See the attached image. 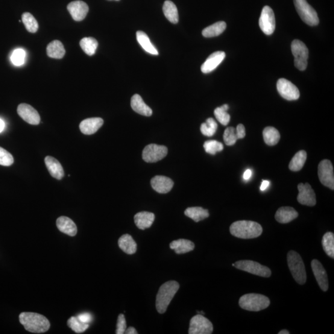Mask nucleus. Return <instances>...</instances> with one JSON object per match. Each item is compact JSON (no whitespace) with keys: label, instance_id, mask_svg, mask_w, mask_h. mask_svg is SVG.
Instances as JSON below:
<instances>
[{"label":"nucleus","instance_id":"f257e3e1","mask_svg":"<svg viewBox=\"0 0 334 334\" xmlns=\"http://www.w3.org/2000/svg\"><path fill=\"white\" fill-rule=\"evenodd\" d=\"M19 321L26 330L32 333H44L51 327L47 318L36 313H22L19 315Z\"/></svg>","mask_w":334,"mask_h":334},{"label":"nucleus","instance_id":"f03ea898","mask_svg":"<svg viewBox=\"0 0 334 334\" xmlns=\"http://www.w3.org/2000/svg\"><path fill=\"white\" fill-rule=\"evenodd\" d=\"M261 225L256 222L240 221L233 223L230 227L231 235L242 239L257 238L263 233Z\"/></svg>","mask_w":334,"mask_h":334},{"label":"nucleus","instance_id":"7ed1b4c3","mask_svg":"<svg viewBox=\"0 0 334 334\" xmlns=\"http://www.w3.org/2000/svg\"><path fill=\"white\" fill-rule=\"evenodd\" d=\"M180 288L176 281H169L160 287L156 297V309L160 314L165 313Z\"/></svg>","mask_w":334,"mask_h":334},{"label":"nucleus","instance_id":"20e7f679","mask_svg":"<svg viewBox=\"0 0 334 334\" xmlns=\"http://www.w3.org/2000/svg\"><path fill=\"white\" fill-rule=\"evenodd\" d=\"M287 263L293 277L296 282L303 285L306 282V272L302 258L295 251H291L287 254Z\"/></svg>","mask_w":334,"mask_h":334},{"label":"nucleus","instance_id":"39448f33","mask_svg":"<svg viewBox=\"0 0 334 334\" xmlns=\"http://www.w3.org/2000/svg\"><path fill=\"white\" fill-rule=\"evenodd\" d=\"M239 305L242 309L250 312H259L270 305V300L265 295L248 294L240 298Z\"/></svg>","mask_w":334,"mask_h":334},{"label":"nucleus","instance_id":"423d86ee","mask_svg":"<svg viewBox=\"0 0 334 334\" xmlns=\"http://www.w3.org/2000/svg\"><path fill=\"white\" fill-rule=\"evenodd\" d=\"M294 4L299 16L306 24L310 26L319 25L318 14L306 0H294Z\"/></svg>","mask_w":334,"mask_h":334},{"label":"nucleus","instance_id":"0eeeda50","mask_svg":"<svg viewBox=\"0 0 334 334\" xmlns=\"http://www.w3.org/2000/svg\"><path fill=\"white\" fill-rule=\"evenodd\" d=\"M292 54L295 57L294 63L296 68L300 71H304L307 66V58L309 51L305 44L299 40L293 41L291 45Z\"/></svg>","mask_w":334,"mask_h":334},{"label":"nucleus","instance_id":"6e6552de","mask_svg":"<svg viewBox=\"0 0 334 334\" xmlns=\"http://www.w3.org/2000/svg\"><path fill=\"white\" fill-rule=\"evenodd\" d=\"M236 269L247 272L260 277H269L271 275V269L268 267L263 266L260 264L250 260H238L235 263Z\"/></svg>","mask_w":334,"mask_h":334},{"label":"nucleus","instance_id":"1a4fd4ad","mask_svg":"<svg viewBox=\"0 0 334 334\" xmlns=\"http://www.w3.org/2000/svg\"><path fill=\"white\" fill-rule=\"evenodd\" d=\"M213 327L212 322L204 316L198 314L193 317L190 321L189 334H211Z\"/></svg>","mask_w":334,"mask_h":334},{"label":"nucleus","instance_id":"9d476101","mask_svg":"<svg viewBox=\"0 0 334 334\" xmlns=\"http://www.w3.org/2000/svg\"><path fill=\"white\" fill-rule=\"evenodd\" d=\"M167 154L168 149L165 146L151 144L144 149L142 159L146 162L155 163L162 160Z\"/></svg>","mask_w":334,"mask_h":334},{"label":"nucleus","instance_id":"9b49d317","mask_svg":"<svg viewBox=\"0 0 334 334\" xmlns=\"http://www.w3.org/2000/svg\"><path fill=\"white\" fill-rule=\"evenodd\" d=\"M318 176L323 185L334 189L333 167L330 160H323L319 164Z\"/></svg>","mask_w":334,"mask_h":334},{"label":"nucleus","instance_id":"f8f14e48","mask_svg":"<svg viewBox=\"0 0 334 334\" xmlns=\"http://www.w3.org/2000/svg\"><path fill=\"white\" fill-rule=\"evenodd\" d=\"M277 89L281 97L287 101H296L300 98V93L297 87L286 79L278 80Z\"/></svg>","mask_w":334,"mask_h":334},{"label":"nucleus","instance_id":"ddd939ff","mask_svg":"<svg viewBox=\"0 0 334 334\" xmlns=\"http://www.w3.org/2000/svg\"><path fill=\"white\" fill-rule=\"evenodd\" d=\"M259 25L261 31L268 36L274 33L275 29L274 13L272 9L268 6H266L263 9Z\"/></svg>","mask_w":334,"mask_h":334},{"label":"nucleus","instance_id":"4468645a","mask_svg":"<svg viewBox=\"0 0 334 334\" xmlns=\"http://www.w3.org/2000/svg\"><path fill=\"white\" fill-rule=\"evenodd\" d=\"M299 191L297 200L299 203L307 206H315L316 198L314 190L308 183H300L298 186Z\"/></svg>","mask_w":334,"mask_h":334},{"label":"nucleus","instance_id":"2eb2a0df","mask_svg":"<svg viewBox=\"0 0 334 334\" xmlns=\"http://www.w3.org/2000/svg\"><path fill=\"white\" fill-rule=\"evenodd\" d=\"M17 113L20 118L25 120L28 124L37 125L40 124V117L36 109L26 104H20L17 107Z\"/></svg>","mask_w":334,"mask_h":334},{"label":"nucleus","instance_id":"dca6fc26","mask_svg":"<svg viewBox=\"0 0 334 334\" xmlns=\"http://www.w3.org/2000/svg\"><path fill=\"white\" fill-rule=\"evenodd\" d=\"M312 268L316 281L322 291H327L329 289V282L327 272L323 266L318 260L313 259L312 262Z\"/></svg>","mask_w":334,"mask_h":334},{"label":"nucleus","instance_id":"f3484780","mask_svg":"<svg viewBox=\"0 0 334 334\" xmlns=\"http://www.w3.org/2000/svg\"><path fill=\"white\" fill-rule=\"evenodd\" d=\"M67 9L73 19L76 21H81L89 12V7L83 1H75L70 3Z\"/></svg>","mask_w":334,"mask_h":334},{"label":"nucleus","instance_id":"a211bd4d","mask_svg":"<svg viewBox=\"0 0 334 334\" xmlns=\"http://www.w3.org/2000/svg\"><path fill=\"white\" fill-rule=\"evenodd\" d=\"M151 186L155 192L160 194H165L171 191L174 186V181L165 176H155L151 181Z\"/></svg>","mask_w":334,"mask_h":334},{"label":"nucleus","instance_id":"6ab92c4d","mask_svg":"<svg viewBox=\"0 0 334 334\" xmlns=\"http://www.w3.org/2000/svg\"><path fill=\"white\" fill-rule=\"evenodd\" d=\"M225 55H226L224 52L219 51L213 53L202 64L201 71L205 74L213 71L224 60Z\"/></svg>","mask_w":334,"mask_h":334},{"label":"nucleus","instance_id":"aec40b11","mask_svg":"<svg viewBox=\"0 0 334 334\" xmlns=\"http://www.w3.org/2000/svg\"><path fill=\"white\" fill-rule=\"evenodd\" d=\"M104 124V120L101 118H90L81 122L80 130L86 135H91L98 131Z\"/></svg>","mask_w":334,"mask_h":334},{"label":"nucleus","instance_id":"412c9836","mask_svg":"<svg viewBox=\"0 0 334 334\" xmlns=\"http://www.w3.org/2000/svg\"><path fill=\"white\" fill-rule=\"evenodd\" d=\"M57 226L61 232L70 236H75L77 234L78 228L75 223L67 217H60L57 220Z\"/></svg>","mask_w":334,"mask_h":334},{"label":"nucleus","instance_id":"4be33fe9","mask_svg":"<svg viewBox=\"0 0 334 334\" xmlns=\"http://www.w3.org/2000/svg\"><path fill=\"white\" fill-rule=\"evenodd\" d=\"M298 216L297 211L291 207H282L279 208L275 213V218L280 224H288L294 221Z\"/></svg>","mask_w":334,"mask_h":334},{"label":"nucleus","instance_id":"5701e85b","mask_svg":"<svg viewBox=\"0 0 334 334\" xmlns=\"http://www.w3.org/2000/svg\"><path fill=\"white\" fill-rule=\"evenodd\" d=\"M45 163L50 174L52 177L57 180L62 179L64 177V171L59 161L54 157L47 156L45 157Z\"/></svg>","mask_w":334,"mask_h":334},{"label":"nucleus","instance_id":"b1692460","mask_svg":"<svg viewBox=\"0 0 334 334\" xmlns=\"http://www.w3.org/2000/svg\"><path fill=\"white\" fill-rule=\"evenodd\" d=\"M132 109L140 115L150 116L152 114V110L144 102L141 97L139 94H135L132 97L131 101Z\"/></svg>","mask_w":334,"mask_h":334},{"label":"nucleus","instance_id":"393cba45","mask_svg":"<svg viewBox=\"0 0 334 334\" xmlns=\"http://www.w3.org/2000/svg\"><path fill=\"white\" fill-rule=\"evenodd\" d=\"M134 222L137 228L140 230H145L150 228L153 224L155 215L149 212H140L134 216Z\"/></svg>","mask_w":334,"mask_h":334},{"label":"nucleus","instance_id":"a878e982","mask_svg":"<svg viewBox=\"0 0 334 334\" xmlns=\"http://www.w3.org/2000/svg\"><path fill=\"white\" fill-rule=\"evenodd\" d=\"M195 244L192 241L185 239H179L173 241L170 247L178 254H184L192 251L195 249Z\"/></svg>","mask_w":334,"mask_h":334},{"label":"nucleus","instance_id":"bb28decb","mask_svg":"<svg viewBox=\"0 0 334 334\" xmlns=\"http://www.w3.org/2000/svg\"><path fill=\"white\" fill-rule=\"evenodd\" d=\"M118 246L122 251L128 254H133L137 251V244L133 237L128 234H125L120 237Z\"/></svg>","mask_w":334,"mask_h":334},{"label":"nucleus","instance_id":"cd10ccee","mask_svg":"<svg viewBox=\"0 0 334 334\" xmlns=\"http://www.w3.org/2000/svg\"><path fill=\"white\" fill-rule=\"evenodd\" d=\"M65 53L63 43L59 40L52 41L46 47V54L49 57L55 59L63 58Z\"/></svg>","mask_w":334,"mask_h":334},{"label":"nucleus","instance_id":"c85d7f7f","mask_svg":"<svg viewBox=\"0 0 334 334\" xmlns=\"http://www.w3.org/2000/svg\"><path fill=\"white\" fill-rule=\"evenodd\" d=\"M184 214L196 222H198L209 218V211L201 207H188L184 211Z\"/></svg>","mask_w":334,"mask_h":334},{"label":"nucleus","instance_id":"c756f323","mask_svg":"<svg viewBox=\"0 0 334 334\" xmlns=\"http://www.w3.org/2000/svg\"><path fill=\"white\" fill-rule=\"evenodd\" d=\"M136 37L137 42H139L140 46H142V48L145 50L146 52L154 55H159V52H158L157 50L155 49L153 44L151 43L148 35L146 34L145 32L140 31H137L136 32Z\"/></svg>","mask_w":334,"mask_h":334},{"label":"nucleus","instance_id":"7c9ffc66","mask_svg":"<svg viewBox=\"0 0 334 334\" xmlns=\"http://www.w3.org/2000/svg\"><path fill=\"white\" fill-rule=\"evenodd\" d=\"M163 11L164 15L170 22L173 24H177L178 22L179 16H178V10L174 3L169 0L165 1L163 4Z\"/></svg>","mask_w":334,"mask_h":334},{"label":"nucleus","instance_id":"2f4dec72","mask_svg":"<svg viewBox=\"0 0 334 334\" xmlns=\"http://www.w3.org/2000/svg\"><path fill=\"white\" fill-rule=\"evenodd\" d=\"M226 28V23L224 21H219L205 28L202 34L204 37H217L222 34Z\"/></svg>","mask_w":334,"mask_h":334},{"label":"nucleus","instance_id":"473e14b6","mask_svg":"<svg viewBox=\"0 0 334 334\" xmlns=\"http://www.w3.org/2000/svg\"><path fill=\"white\" fill-rule=\"evenodd\" d=\"M264 140L268 146H275L279 141L280 134L279 132L274 127H268L263 131Z\"/></svg>","mask_w":334,"mask_h":334},{"label":"nucleus","instance_id":"72a5a7b5","mask_svg":"<svg viewBox=\"0 0 334 334\" xmlns=\"http://www.w3.org/2000/svg\"><path fill=\"white\" fill-rule=\"evenodd\" d=\"M307 159V154L304 151H300L294 155L289 164V169L293 172L300 171L302 169Z\"/></svg>","mask_w":334,"mask_h":334},{"label":"nucleus","instance_id":"f704fd0d","mask_svg":"<svg viewBox=\"0 0 334 334\" xmlns=\"http://www.w3.org/2000/svg\"><path fill=\"white\" fill-rule=\"evenodd\" d=\"M80 44L81 49L89 56L94 55L98 47V42L93 37H84L81 40Z\"/></svg>","mask_w":334,"mask_h":334},{"label":"nucleus","instance_id":"c9c22d12","mask_svg":"<svg viewBox=\"0 0 334 334\" xmlns=\"http://www.w3.org/2000/svg\"><path fill=\"white\" fill-rule=\"evenodd\" d=\"M322 247L326 253L330 257L334 258V235L332 232H327L322 240Z\"/></svg>","mask_w":334,"mask_h":334},{"label":"nucleus","instance_id":"e433bc0d","mask_svg":"<svg viewBox=\"0 0 334 334\" xmlns=\"http://www.w3.org/2000/svg\"><path fill=\"white\" fill-rule=\"evenodd\" d=\"M228 108H229L228 105L225 104L221 107L216 108L214 110L216 119L224 126H227L230 122V115L227 113Z\"/></svg>","mask_w":334,"mask_h":334},{"label":"nucleus","instance_id":"4c0bfd02","mask_svg":"<svg viewBox=\"0 0 334 334\" xmlns=\"http://www.w3.org/2000/svg\"><path fill=\"white\" fill-rule=\"evenodd\" d=\"M22 21L24 23L26 29L31 33H36L39 29L37 20L31 13L27 12L22 14Z\"/></svg>","mask_w":334,"mask_h":334},{"label":"nucleus","instance_id":"58836bf2","mask_svg":"<svg viewBox=\"0 0 334 334\" xmlns=\"http://www.w3.org/2000/svg\"><path fill=\"white\" fill-rule=\"evenodd\" d=\"M218 125L212 118H208L206 123L201 126V131L203 135L211 137L214 135L218 130Z\"/></svg>","mask_w":334,"mask_h":334},{"label":"nucleus","instance_id":"ea45409f","mask_svg":"<svg viewBox=\"0 0 334 334\" xmlns=\"http://www.w3.org/2000/svg\"><path fill=\"white\" fill-rule=\"evenodd\" d=\"M67 324H68V326L70 329H71L77 333L84 332L89 327V324L83 323V322L79 320L77 317H74V316L68 319Z\"/></svg>","mask_w":334,"mask_h":334},{"label":"nucleus","instance_id":"a19ab883","mask_svg":"<svg viewBox=\"0 0 334 334\" xmlns=\"http://www.w3.org/2000/svg\"><path fill=\"white\" fill-rule=\"evenodd\" d=\"M204 148L207 154L215 155L217 152H221L224 149V145L216 140H207L204 144Z\"/></svg>","mask_w":334,"mask_h":334},{"label":"nucleus","instance_id":"79ce46f5","mask_svg":"<svg viewBox=\"0 0 334 334\" xmlns=\"http://www.w3.org/2000/svg\"><path fill=\"white\" fill-rule=\"evenodd\" d=\"M238 140L236 133V128L228 127L224 131V140L227 146H233L235 145Z\"/></svg>","mask_w":334,"mask_h":334},{"label":"nucleus","instance_id":"37998d69","mask_svg":"<svg viewBox=\"0 0 334 334\" xmlns=\"http://www.w3.org/2000/svg\"><path fill=\"white\" fill-rule=\"evenodd\" d=\"M25 58L26 53L24 50L19 49L13 52L11 57V60L14 65L19 66L24 64Z\"/></svg>","mask_w":334,"mask_h":334},{"label":"nucleus","instance_id":"c03bdc74","mask_svg":"<svg viewBox=\"0 0 334 334\" xmlns=\"http://www.w3.org/2000/svg\"><path fill=\"white\" fill-rule=\"evenodd\" d=\"M14 163L13 155L5 149L0 147V165L8 166Z\"/></svg>","mask_w":334,"mask_h":334},{"label":"nucleus","instance_id":"a18cd8bd","mask_svg":"<svg viewBox=\"0 0 334 334\" xmlns=\"http://www.w3.org/2000/svg\"><path fill=\"white\" fill-rule=\"evenodd\" d=\"M126 329H127V322H126L125 316L120 314L118 317V321H117L116 333H125Z\"/></svg>","mask_w":334,"mask_h":334},{"label":"nucleus","instance_id":"49530a36","mask_svg":"<svg viewBox=\"0 0 334 334\" xmlns=\"http://www.w3.org/2000/svg\"><path fill=\"white\" fill-rule=\"evenodd\" d=\"M79 320L85 324H89L92 321V316L90 313H84L77 316Z\"/></svg>","mask_w":334,"mask_h":334},{"label":"nucleus","instance_id":"de8ad7c7","mask_svg":"<svg viewBox=\"0 0 334 334\" xmlns=\"http://www.w3.org/2000/svg\"><path fill=\"white\" fill-rule=\"evenodd\" d=\"M236 133L238 139H243L246 136V130L244 125L239 124L236 128Z\"/></svg>","mask_w":334,"mask_h":334},{"label":"nucleus","instance_id":"09e8293b","mask_svg":"<svg viewBox=\"0 0 334 334\" xmlns=\"http://www.w3.org/2000/svg\"><path fill=\"white\" fill-rule=\"evenodd\" d=\"M252 175V172L251 170H247V171H246L245 172L244 175H243V178H244L245 180H248L250 179Z\"/></svg>","mask_w":334,"mask_h":334},{"label":"nucleus","instance_id":"8fccbe9b","mask_svg":"<svg viewBox=\"0 0 334 334\" xmlns=\"http://www.w3.org/2000/svg\"><path fill=\"white\" fill-rule=\"evenodd\" d=\"M269 185V181L263 180L261 186H260V190L261 191H265V190L268 188V187Z\"/></svg>","mask_w":334,"mask_h":334},{"label":"nucleus","instance_id":"3c124183","mask_svg":"<svg viewBox=\"0 0 334 334\" xmlns=\"http://www.w3.org/2000/svg\"><path fill=\"white\" fill-rule=\"evenodd\" d=\"M125 333L127 334H137V330L133 327H130L126 329Z\"/></svg>","mask_w":334,"mask_h":334},{"label":"nucleus","instance_id":"603ef678","mask_svg":"<svg viewBox=\"0 0 334 334\" xmlns=\"http://www.w3.org/2000/svg\"><path fill=\"white\" fill-rule=\"evenodd\" d=\"M5 127V125L4 120L0 118V133H1L4 130Z\"/></svg>","mask_w":334,"mask_h":334},{"label":"nucleus","instance_id":"864d4df0","mask_svg":"<svg viewBox=\"0 0 334 334\" xmlns=\"http://www.w3.org/2000/svg\"><path fill=\"white\" fill-rule=\"evenodd\" d=\"M290 332L287 330H282L280 332H278V334H289Z\"/></svg>","mask_w":334,"mask_h":334},{"label":"nucleus","instance_id":"5fc2aeb1","mask_svg":"<svg viewBox=\"0 0 334 334\" xmlns=\"http://www.w3.org/2000/svg\"><path fill=\"white\" fill-rule=\"evenodd\" d=\"M115 1H119V0H115Z\"/></svg>","mask_w":334,"mask_h":334}]
</instances>
